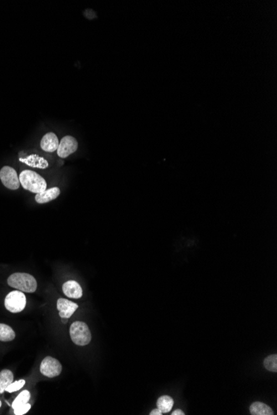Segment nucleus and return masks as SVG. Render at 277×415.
Returning <instances> with one entry per match:
<instances>
[{"mask_svg":"<svg viewBox=\"0 0 277 415\" xmlns=\"http://www.w3.org/2000/svg\"><path fill=\"white\" fill-rule=\"evenodd\" d=\"M60 188L57 186L50 189H46L45 191L41 193L36 194L35 201L39 204L48 203L50 201L58 198L60 196Z\"/></svg>","mask_w":277,"mask_h":415,"instance_id":"9b49d317","label":"nucleus"},{"mask_svg":"<svg viewBox=\"0 0 277 415\" xmlns=\"http://www.w3.org/2000/svg\"><path fill=\"white\" fill-rule=\"evenodd\" d=\"M0 180L3 186L10 190H17L20 186L19 176L15 169L9 166H4L0 170Z\"/></svg>","mask_w":277,"mask_h":415,"instance_id":"39448f33","label":"nucleus"},{"mask_svg":"<svg viewBox=\"0 0 277 415\" xmlns=\"http://www.w3.org/2000/svg\"><path fill=\"white\" fill-rule=\"evenodd\" d=\"M25 385V380H20L15 382L11 383L8 387L6 388L5 391L8 393H13L20 390Z\"/></svg>","mask_w":277,"mask_h":415,"instance_id":"6ab92c4d","label":"nucleus"},{"mask_svg":"<svg viewBox=\"0 0 277 415\" xmlns=\"http://www.w3.org/2000/svg\"><path fill=\"white\" fill-rule=\"evenodd\" d=\"M62 369L60 361L52 356H47L41 363V373L48 378L57 377L62 372Z\"/></svg>","mask_w":277,"mask_h":415,"instance_id":"423d86ee","label":"nucleus"},{"mask_svg":"<svg viewBox=\"0 0 277 415\" xmlns=\"http://www.w3.org/2000/svg\"><path fill=\"white\" fill-rule=\"evenodd\" d=\"M29 400H30V393L28 390H23V392H21L14 400L12 407L14 410V409L19 407L21 405H25V404L28 403Z\"/></svg>","mask_w":277,"mask_h":415,"instance_id":"f3484780","label":"nucleus"},{"mask_svg":"<svg viewBox=\"0 0 277 415\" xmlns=\"http://www.w3.org/2000/svg\"><path fill=\"white\" fill-rule=\"evenodd\" d=\"M19 181L23 188L33 193H41L47 189V181L43 176L32 170H24L19 175Z\"/></svg>","mask_w":277,"mask_h":415,"instance_id":"f257e3e1","label":"nucleus"},{"mask_svg":"<svg viewBox=\"0 0 277 415\" xmlns=\"http://www.w3.org/2000/svg\"><path fill=\"white\" fill-rule=\"evenodd\" d=\"M78 149V142L74 137L66 135L61 139L58 148V155L62 159H66L75 153Z\"/></svg>","mask_w":277,"mask_h":415,"instance_id":"0eeeda50","label":"nucleus"},{"mask_svg":"<svg viewBox=\"0 0 277 415\" xmlns=\"http://www.w3.org/2000/svg\"><path fill=\"white\" fill-rule=\"evenodd\" d=\"M63 291L68 298L78 299L83 296V288L77 281H67L63 285Z\"/></svg>","mask_w":277,"mask_h":415,"instance_id":"9d476101","label":"nucleus"},{"mask_svg":"<svg viewBox=\"0 0 277 415\" xmlns=\"http://www.w3.org/2000/svg\"><path fill=\"white\" fill-rule=\"evenodd\" d=\"M15 338V332L9 326L0 323V340L10 341Z\"/></svg>","mask_w":277,"mask_h":415,"instance_id":"dca6fc26","label":"nucleus"},{"mask_svg":"<svg viewBox=\"0 0 277 415\" xmlns=\"http://www.w3.org/2000/svg\"><path fill=\"white\" fill-rule=\"evenodd\" d=\"M174 400L169 395H163L159 398L157 400V407L159 410H161L163 414H167L170 412L174 406Z\"/></svg>","mask_w":277,"mask_h":415,"instance_id":"2eb2a0df","label":"nucleus"},{"mask_svg":"<svg viewBox=\"0 0 277 415\" xmlns=\"http://www.w3.org/2000/svg\"><path fill=\"white\" fill-rule=\"evenodd\" d=\"M13 382V374L11 370H3L0 372V394H3L6 388Z\"/></svg>","mask_w":277,"mask_h":415,"instance_id":"4468645a","label":"nucleus"},{"mask_svg":"<svg viewBox=\"0 0 277 415\" xmlns=\"http://www.w3.org/2000/svg\"><path fill=\"white\" fill-rule=\"evenodd\" d=\"M250 412L252 415H273V410L266 404L255 402L250 407Z\"/></svg>","mask_w":277,"mask_h":415,"instance_id":"ddd939ff","label":"nucleus"},{"mask_svg":"<svg viewBox=\"0 0 277 415\" xmlns=\"http://www.w3.org/2000/svg\"><path fill=\"white\" fill-rule=\"evenodd\" d=\"M172 415H185V414L181 410H176L173 412Z\"/></svg>","mask_w":277,"mask_h":415,"instance_id":"4be33fe9","label":"nucleus"},{"mask_svg":"<svg viewBox=\"0 0 277 415\" xmlns=\"http://www.w3.org/2000/svg\"><path fill=\"white\" fill-rule=\"evenodd\" d=\"M26 300L25 294L19 290L12 291L6 296L4 305L7 310L11 313H20L25 308Z\"/></svg>","mask_w":277,"mask_h":415,"instance_id":"20e7f679","label":"nucleus"},{"mask_svg":"<svg viewBox=\"0 0 277 415\" xmlns=\"http://www.w3.org/2000/svg\"><path fill=\"white\" fill-rule=\"evenodd\" d=\"M70 335L76 345H87L92 340V333L88 326L83 322H75L71 326Z\"/></svg>","mask_w":277,"mask_h":415,"instance_id":"7ed1b4c3","label":"nucleus"},{"mask_svg":"<svg viewBox=\"0 0 277 415\" xmlns=\"http://www.w3.org/2000/svg\"><path fill=\"white\" fill-rule=\"evenodd\" d=\"M8 283L12 288L25 293H34L38 287L35 278L31 274L24 273L11 274L8 277Z\"/></svg>","mask_w":277,"mask_h":415,"instance_id":"f03ea898","label":"nucleus"},{"mask_svg":"<svg viewBox=\"0 0 277 415\" xmlns=\"http://www.w3.org/2000/svg\"><path fill=\"white\" fill-rule=\"evenodd\" d=\"M1 405H2V403H1V401H0V407H1Z\"/></svg>","mask_w":277,"mask_h":415,"instance_id":"b1692460","label":"nucleus"},{"mask_svg":"<svg viewBox=\"0 0 277 415\" xmlns=\"http://www.w3.org/2000/svg\"><path fill=\"white\" fill-rule=\"evenodd\" d=\"M57 308L59 311V315L62 318H70L78 308L77 303L65 298H59L57 303Z\"/></svg>","mask_w":277,"mask_h":415,"instance_id":"6e6552de","label":"nucleus"},{"mask_svg":"<svg viewBox=\"0 0 277 415\" xmlns=\"http://www.w3.org/2000/svg\"><path fill=\"white\" fill-rule=\"evenodd\" d=\"M19 160L32 167L39 169H46L48 167V162L45 159H43V157L38 156L37 154H32L25 159H20Z\"/></svg>","mask_w":277,"mask_h":415,"instance_id":"f8f14e48","label":"nucleus"},{"mask_svg":"<svg viewBox=\"0 0 277 415\" xmlns=\"http://www.w3.org/2000/svg\"><path fill=\"white\" fill-rule=\"evenodd\" d=\"M150 415H162L163 413L161 412V410H159V409H155V410H153L150 414Z\"/></svg>","mask_w":277,"mask_h":415,"instance_id":"412c9836","label":"nucleus"},{"mask_svg":"<svg viewBox=\"0 0 277 415\" xmlns=\"http://www.w3.org/2000/svg\"><path fill=\"white\" fill-rule=\"evenodd\" d=\"M31 409V405L27 403L25 405H21L19 407L14 409V414L16 415H23L26 413L28 412Z\"/></svg>","mask_w":277,"mask_h":415,"instance_id":"aec40b11","label":"nucleus"},{"mask_svg":"<svg viewBox=\"0 0 277 415\" xmlns=\"http://www.w3.org/2000/svg\"><path fill=\"white\" fill-rule=\"evenodd\" d=\"M58 145H59V140H58V136L53 132L46 134L40 142L41 149H43V151L48 152V153H53L56 150H58Z\"/></svg>","mask_w":277,"mask_h":415,"instance_id":"1a4fd4ad","label":"nucleus"},{"mask_svg":"<svg viewBox=\"0 0 277 415\" xmlns=\"http://www.w3.org/2000/svg\"><path fill=\"white\" fill-rule=\"evenodd\" d=\"M68 318H63V323H68Z\"/></svg>","mask_w":277,"mask_h":415,"instance_id":"5701e85b","label":"nucleus"},{"mask_svg":"<svg viewBox=\"0 0 277 415\" xmlns=\"http://www.w3.org/2000/svg\"><path fill=\"white\" fill-rule=\"evenodd\" d=\"M264 366L267 370L272 372L277 371V355H271L264 360Z\"/></svg>","mask_w":277,"mask_h":415,"instance_id":"a211bd4d","label":"nucleus"}]
</instances>
